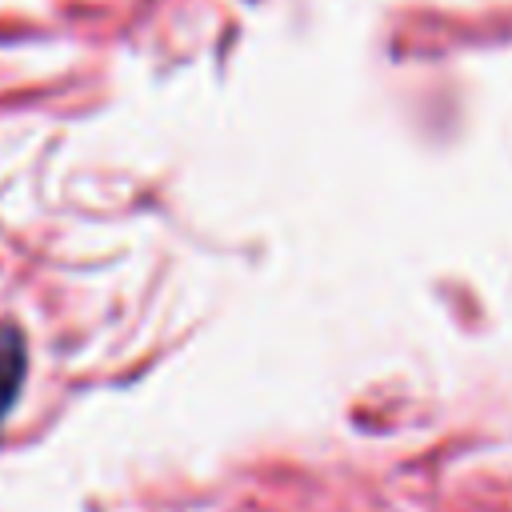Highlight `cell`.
Masks as SVG:
<instances>
[{
  "mask_svg": "<svg viewBox=\"0 0 512 512\" xmlns=\"http://www.w3.org/2000/svg\"><path fill=\"white\" fill-rule=\"evenodd\" d=\"M20 376H24V344L16 332H0V420L20 388Z\"/></svg>",
  "mask_w": 512,
  "mask_h": 512,
  "instance_id": "6da1fadb",
  "label": "cell"
}]
</instances>
